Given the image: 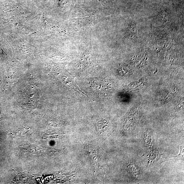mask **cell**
Returning <instances> with one entry per match:
<instances>
[{
    "label": "cell",
    "mask_w": 184,
    "mask_h": 184,
    "mask_svg": "<svg viewBox=\"0 0 184 184\" xmlns=\"http://www.w3.org/2000/svg\"><path fill=\"white\" fill-rule=\"evenodd\" d=\"M137 27L134 23H131L129 26L127 36L128 38L133 39L137 36Z\"/></svg>",
    "instance_id": "obj_1"
},
{
    "label": "cell",
    "mask_w": 184,
    "mask_h": 184,
    "mask_svg": "<svg viewBox=\"0 0 184 184\" xmlns=\"http://www.w3.org/2000/svg\"><path fill=\"white\" fill-rule=\"evenodd\" d=\"M3 117L2 115V112H1V113H0V121H1L3 119Z\"/></svg>",
    "instance_id": "obj_2"
}]
</instances>
